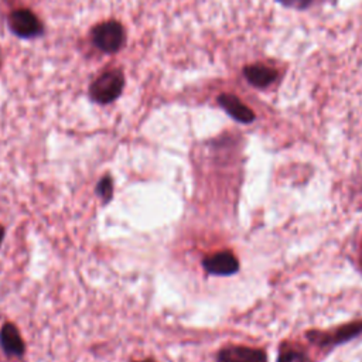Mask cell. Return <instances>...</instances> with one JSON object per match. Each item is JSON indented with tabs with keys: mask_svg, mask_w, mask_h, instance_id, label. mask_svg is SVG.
Here are the masks:
<instances>
[{
	"mask_svg": "<svg viewBox=\"0 0 362 362\" xmlns=\"http://www.w3.org/2000/svg\"><path fill=\"white\" fill-rule=\"evenodd\" d=\"M362 332V321H355L345 324L334 331H310L307 332V338L317 344L318 347H332L339 345L342 342H347L355 337H358Z\"/></svg>",
	"mask_w": 362,
	"mask_h": 362,
	"instance_id": "obj_3",
	"label": "cell"
},
{
	"mask_svg": "<svg viewBox=\"0 0 362 362\" xmlns=\"http://www.w3.org/2000/svg\"><path fill=\"white\" fill-rule=\"evenodd\" d=\"M361 259H362V256H361Z\"/></svg>",
	"mask_w": 362,
	"mask_h": 362,
	"instance_id": "obj_15",
	"label": "cell"
},
{
	"mask_svg": "<svg viewBox=\"0 0 362 362\" xmlns=\"http://www.w3.org/2000/svg\"><path fill=\"white\" fill-rule=\"evenodd\" d=\"M91 37L96 49L104 53L113 54L118 53L125 43V30L119 22H104L94 27Z\"/></svg>",
	"mask_w": 362,
	"mask_h": 362,
	"instance_id": "obj_2",
	"label": "cell"
},
{
	"mask_svg": "<svg viewBox=\"0 0 362 362\" xmlns=\"http://www.w3.org/2000/svg\"><path fill=\"white\" fill-rule=\"evenodd\" d=\"M125 87L122 70H111L98 77L89 87V96L94 102L106 105L118 99Z\"/></svg>",
	"mask_w": 362,
	"mask_h": 362,
	"instance_id": "obj_1",
	"label": "cell"
},
{
	"mask_svg": "<svg viewBox=\"0 0 362 362\" xmlns=\"http://www.w3.org/2000/svg\"><path fill=\"white\" fill-rule=\"evenodd\" d=\"M95 193L102 199L104 204L111 203V200L113 197V180L109 174L104 175L99 180V183L96 185V189H95Z\"/></svg>",
	"mask_w": 362,
	"mask_h": 362,
	"instance_id": "obj_11",
	"label": "cell"
},
{
	"mask_svg": "<svg viewBox=\"0 0 362 362\" xmlns=\"http://www.w3.org/2000/svg\"><path fill=\"white\" fill-rule=\"evenodd\" d=\"M218 104L221 108L235 120L241 123H252L255 120V113L235 95L231 94H221L218 96Z\"/></svg>",
	"mask_w": 362,
	"mask_h": 362,
	"instance_id": "obj_8",
	"label": "cell"
},
{
	"mask_svg": "<svg viewBox=\"0 0 362 362\" xmlns=\"http://www.w3.org/2000/svg\"><path fill=\"white\" fill-rule=\"evenodd\" d=\"M218 362H268L263 349L244 347V345H230L223 348L217 355Z\"/></svg>",
	"mask_w": 362,
	"mask_h": 362,
	"instance_id": "obj_6",
	"label": "cell"
},
{
	"mask_svg": "<svg viewBox=\"0 0 362 362\" xmlns=\"http://www.w3.org/2000/svg\"><path fill=\"white\" fill-rule=\"evenodd\" d=\"M136 362H156L153 359H144V361H136Z\"/></svg>",
	"mask_w": 362,
	"mask_h": 362,
	"instance_id": "obj_14",
	"label": "cell"
},
{
	"mask_svg": "<svg viewBox=\"0 0 362 362\" xmlns=\"http://www.w3.org/2000/svg\"><path fill=\"white\" fill-rule=\"evenodd\" d=\"M0 347H2L4 352L11 358H20L25 355V341L15 324H4L2 330H0Z\"/></svg>",
	"mask_w": 362,
	"mask_h": 362,
	"instance_id": "obj_7",
	"label": "cell"
},
{
	"mask_svg": "<svg viewBox=\"0 0 362 362\" xmlns=\"http://www.w3.org/2000/svg\"><path fill=\"white\" fill-rule=\"evenodd\" d=\"M277 362H313V361L301 349L285 345L282 347Z\"/></svg>",
	"mask_w": 362,
	"mask_h": 362,
	"instance_id": "obj_10",
	"label": "cell"
},
{
	"mask_svg": "<svg viewBox=\"0 0 362 362\" xmlns=\"http://www.w3.org/2000/svg\"><path fill=\"white\" fill-rule=\"evenodd\" d=\"M9 27L12 33L22 39H35L43 35V23L39 18L27 9L15 11L9 16Z\"/></svg>",
	"mask_w": 362,
	"mask_h": 362,
	"instance_id": "obj_4",
	"label": "cell"
},
{
	"mask_svg": "<svg viewBox=\"0 0 362 362\" xmlns=\"http://www.w3.org/2000/svg\"><path fill=\"white\" fill-rule=\"evenodd\" d=\"M4 238H5V228H4L2 225H0V245H2Z\"/></svg>",
	"mask_w": 362,
	"mask_h": 362,
	"instance_id": "obj_13",
	"label": "cell"
},
{
	"mask_svg": "<svg viewBox=\"0 0 362 362\" xmlns=\"http://www.w3.org/2000/svg\"><path fill=\"white\" fill-rule=\"evenodd\" d=\"M277 2L280 5H283L285 8L304 11V9H307L313 4V0H277Z\"/></svg>",
	"mask_w": 362,
	"mask_h": 362,
	"instance_id": "obj_12",
	"label": "cell"
},
{
	"mask_svg": "<svg viewBox=\"0 0 362 362\" xmlns=\"http://www.w3.org/2000/svg\"><path fill=\"white\" fill-rule=\"evenodd\" d=\"M203 266L210 275L216 276H231L239 270V262L237 256L230 251L207 256L203 261Z\"/></svg>",
	"mask_w": 362,
	"mask_h": 362,
	"instance_id": "obj_5",
	"label": "cell"
},
{
	"mask_svg": "<svg viewBox=\"0 0 362 362\" xmlns=\"http://www.w3.org/2000/svg\"><path fill=\"white\" fill-rule=\"evenodd\" d=\"M246 81L255 88H266L277 78V71L266 65H249L244 70Z\"/></svg>",
	"mask_w": 362,
	"mask_h": 362,
	"instance_id": "obj_9",
	"label": "cell"
}]
</instances>
